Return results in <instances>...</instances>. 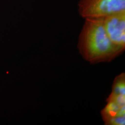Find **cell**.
<instances>
[{"label":"cell","mask_w":125,"mask_h":125,"mask_svg":"<svg viewBox=\"0 0 125 125\" xmlns=\"http://www.w3.org/2000/svg\"><path fill=\"white\" fill-rule=\"evenodd\" d=\"M107 104L101 111L104 121L112 118L125 116V107H121L112 101H107Z\"/></svg>","instance_id":"4"},{"label":"cell","mask_w":125,"mask_h":125,"mask_svg":"<svg viewBox=\"0 0 125 125\" xmlns=\"http://www.w3.org/2000/svg\"><path fill=\"white\" fill-rule=\"evenodd\" d=\"M77 47L82 57L94 64L109 62L125 50L110 40L103 26V18L85 19Z\"/></svg>","instance_id":"1"},{"label":"cell","mask_w":125,"mask_h":125,"mask_svg":"<svg viewBox=\"0 0 125 125\" xmlns=\"http://www.w3.org/2000/svg\"><path fill=\"white\" fill-rule=\"evenodd\" d=\"M103 24L112 43L125 49V11L103 18Z\"/></svg>","instance_id":"3"},{"label":"cell","mask_w":125,"mask_h":125,"mask_svg":"<svg viewBox=\"0 0 125 125\" xmlns=\"http://www.w3.org/2000/svg\"><path fill=\"white\" fill-rule=\"evenodd\" d=\"M107 125H125V116H119L110 118L104 121Z\"/></svg>","instance_id":"6"},{"label":"cell","mask_w":125,"mask_h":125,"mask_svg":"<svg viewBox=\"0 0 125 125\" xmlns=\"http://www.w3.org/2000/svg\"><path fill=\"white\" fill-rule=\"evenodd\" d=\"M125 11V0H80L78 12L85 18H103Z\"/></svg>","instance_id":"2"},{"label":"cell","mask_w":125,"mask_h":125,"mask_svg":"<svg viewBox=\"0 0 125 125\" xmlns=\"http://www.w3.org/2000/svg\"><path fill=\"white\" fill-rule=\"evenodd\" d=\"M112 96L125 95V74L122 73L117 76L114 81L112 85Z\"/></svg>","instance_id":"5"}]
</instances>
